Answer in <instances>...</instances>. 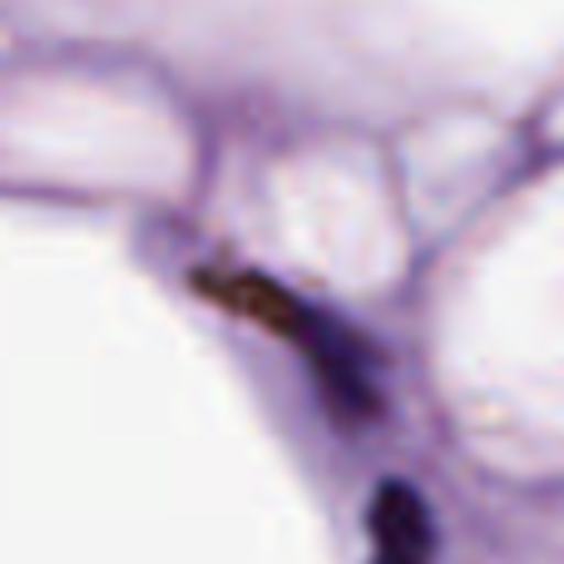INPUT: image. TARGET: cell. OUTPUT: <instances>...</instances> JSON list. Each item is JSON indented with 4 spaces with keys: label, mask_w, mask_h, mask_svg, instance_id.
Listing matches in <instances>:
<instances>
[{
    "label": "cell",
    "mask_w": 564,
    "mask_h": 564,
    "mask_svg": "<svg viewBox=\"0 0 564 564\" xmlns=\"http://www.w3.org/2000/svg\"><path fill=\"white\" fill-rule=\"evenodd\" d=\"M228 302L253 312V317H263L273 332L297 341V351L307 357L312 377H317V387H322V401H327V411L341 426H361V421L381 416L371 361L351 332H341L337 322L322 317V312L302 307L297 297H288V292L263 278H228Z\"/></svg>",
    "instance_id": "obj_1"
},
{
    "label": "cell",
    "mask_w": 564,
    "mask_h": 564,
    "mask_svg": "<svg viewBox=\"0 0 564 564\" xmlns=\"http://www.w3.org/2000/svg\"><path fill=\"white\" fill-rule=\"evenodd\" d=\"M371 564H431L436 555V530L431 510L406 480H387L371 496Z\"/></svg>",
    "instance_id": "obj_2"
}]
</instances>
